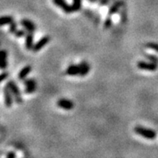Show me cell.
Listing matches in <instances>:
<instances>
[{
  "mask_svg": "<svg viewBox=\"0 0 158 158\" xmlns=\"http://www.w3.org/2000/svg\"><path fill=\"white\" fill-rule=\"evenodd\" d=\"M36 86H37V84H36V85H27V86H25L24 93L27 94H32V93H34V92L35 91Z\"/></svg>",
  "mask_w": 158,
  "mask_h": 158,
  "instance_id": "2e32d148",
  "label": "cell"
},
{
  "mask_svg": "<svg viewBox=\"0 0 158 158\" xmlns=\"http://www.w3.org/2000/svg\"><path fill=\"white\" fill-rule=\"evenodd\" d=\"M20 24L27 32H34L35 31V25L29 19H23L20 21Z\"/></svg>",
  "mask_w": 158,
  "mask_h": 158,
  "instance_id": "ba28073f",
  "label": "cell"
},
{
  "mask_svg": "<svg viewBox=\"0 0 158 158\" xmlns=\"http://www.w3.org/2000/svg\"><path fill=\"white\" fill-rule=\"evenodd\" d=\"M16 156V154L14 152H9L6 154V157L7 158H15Z\"/></svg>",
  "mask_w": 158,
  "mask_h": 158,
  "instance_id": "d4e9b609",
  "label": "cell"
},
{
  "mask_svg": "<svg viewBox=\"0 0 158 158\" xmlns=\"http://www.w3.org/2000/svg\"><path fill=\"white\" fill-rule=\"evenodd\" d=\"M146 46H147L148 48H151V49L154 50V51H156V52H158V44L153 43V42H150V43L146 44Z\"/></svg>",
  "mask_w": 158,
  "mask_h": 158,
  "instance_id": "7402d4cb",
  "label": "cell"
},
{
  "mask_svg": "<svg viewBox=\"0 0 158 158\" xmlns=\"http://www.w3.org/2000/svg\"><path fill=\"white\" fill-rule=\"evenodd\" d=\"M79 72H80L79 64H70L65 71L66 74L69 76H77L79 75Z\"/></svg>",
  "mask_w": 158,
  "mask_h": 158,
  "instance_id": "30bf717a",
  "label": "cell"
},
{
  "mask_svg": "<svg viewBox=\"0 0 158 158\" xmlns=\"http://www.w3.org/2000/svg\"><path fill=\"white\" fill-rule=\"evenodd\" d=\"M79 68H80V72H79V76L84 77L85 75L89 73L90 67L89 64H88L85 60H82L80 64H79Z\"/></svg>",
  "mask_w": 158,
  "mask_h": 158,
  "instance_id": "8fae6325",
  "label": "cell"
},
{
  "mask_svg": "<svg viewBox=\"0 0 158 158\" xmlns=\"http://www.w3.org/2000/svg\"><path fill=\"white\" fill-rule=\"evenodd\" d=\"M52 2L55 6L60 7L66 14H70V13L73 12L72 5L71 6L69 5V3H67L65 0H52Z\"/></svg>",
  "mask_w": 158,
  "mask_h": 158,
  "instance_id": "3957f363",
  "label": "cell"
},
{
  "mask_svg": "<svg viewBox=\"0 0 158 158\" xmlns=\"http://www.w3.org/2000/svg\"><path fill=\"white\" fill-rule=\"evenodd\" d=\"M8 77V73L7 72H2L1 73V77H0V81H3L5 79H6Z\"/></svg>",
  "mask_w": 158,
  "mask_h": 158,
  "instance_id": "cb8c5ba5",
  "label": "cell"
},
{
  "mask_svg": "<svg viewBox=\"0 0 158 158\" xmlns=\"http://www.w3.org/2000/svg\"><path fill=\"white\" fill-rule=\"evenodd\" d=\"M112 25V19L110 18V15L109 17H107L105 20V23H104V27L105 28H110Z\"/></svg>",
  "mask_w": 158,
  "mask_h": 158,
  "instance_id": "603a6c76",
  "label": "cell"
},
{
  "mask_svg": "<svg viewBox=\"0 0 158 158\" xmlns=\"http://www.w3.org/2000/svg\"><path fill=\"white\" fill-rule=\"evenodd\" d=\"M134 131L137 135L143 136V137L148 139H154L156 137V135H157L156 132L154 130L146 128V127H143L142 126H136L134 128Z\"/></svg>",
  "mask_w": 158,
  "mask_h": 158,
  "instance_id": "6da1fadb",
  "label": "cell"
},
{
  "mask_svg": "<svg viewBox=\"0 0 158 158\" xmlns=\"http://www.w3.org/2000/svg\"><path fill=\"white\" fill-rule=\"evenodd\" d=\"M50 40V37L48 35H45V36H43L40 40H39L35 44H34L33 48H32V52H39L40 50L43 48L45 45L48 44V43Z\"/></svg>",
  "mask_w": 158,
  "mask_h": 158,
  "instance_id": "8992f818",
  "label": "cell"
},
{
  "mask_svg": "<svg viewBox=\"0 0 158 158\" xmlns=\"http://www.w3.org/2000/svg\"><path fill=\"white\" fill-rule=\"evenodd\" d=\"M14 21V19L10 15H3L1 17L0 19V23H1V26H4V25H10Z\"/></svg>",
  "mask_w": 158,
  "mask_h": 158,
  "instance_id": "5bb4252c",
  "label": "cell"
},
{
  "mask_svg": "<svg viewBox=\"0 0 158 158\" xmlns=\"http://www.w3.org/2000/svg\"><path fill=\"white\" fill-rule=\"evenodd\" d=\"M33 32H27L25 35V48L27 50H31L34 46Z\"/></svg>",
  "mask_w": 158,
  "mask_h": 158,
  "instance_id": "9c48e42d",
  "label": "cell"
},
{
  "mask_svg": "<svg viewBox=\"0 0 158 158\" xmlns=\"http://www.w3.org/2000/svg\"><path fill=\"white\" fill-rule=\"evenodd\" d=\"M56 105L58 107L65 110H70L73 108V102L67 98H60L56 102Z\"/></svg>",
  "mask_w": 158,
  "mask_h": 158,
  "instance_id": "52a82bcc",
  "label": "cell"
},
{
  "mask_svg": "<svg viewBox=\"0 0 158 158\" xmlns=\"http://www.w3.org/2000/svg\"><path fill=\"white\" fill-rule=\"evenodd\" d=\"M121 5H122V2H117L114 4H113L112 6H110V10H109V15H112L116 12H118V10L120 8Z\"/></svg>",
  "mask_w": 158,
  "mask_h": 158,
  "instance_id": "9a60e30c",
  "label": "cell"
},
{
  "mask_svg": "<svg viewBox=\"0 0 158 158\" xmlns=\"http://www.w3.org/2000/svg\"><path fill=\"white\" fill-rule=\"evenodd\" d=\"M144 56H145L146 59H148V60H149V61H151V62L157 63L158 64V56L152 54H148V53H145V54H144Z\"/></svg>",
  "mask_w": 158,
  "mask_h": 158,
  "instance_id": "ac0fdd59",
  "label": "cell"
},
{
  "mask_svg": "<svg viewBox=\"0 0 158 158\" xmlns=\"http://www.w3.org/2000/svg\"><path fill=\"white\" fill-rule=\"evenodd\" d=\"M24 86L31 85H36V81L34 78H25L23 81Z\"/></svg>",
  "mask_w": 158,
  "mask_h": 158,
  "instance_id": "d6986e66",
  "label": "cell"
},
{
  "mask_svg": "<svg viewBox=\"0 0 158 158\" xmlns=\"http://www.w3.org/2000/svg\"><path fill=\"white\" fill-rule=\"evenodd\" d=\"M27 31H26V29H19V30H17L16 31H15V35L16 36L17 38H21V37H23V36H25V35H27Z\"/></svg>",
  "mask_w": 158,
  "mask_h": 158,
  "instance_id": "ffe728a7",
  "label": "cell"
},
{
  "mask_svg": "<svg viewBox=\"0 0 158 158\" xmlns=\"http://www.w3.org/2000/svg\"><path fill=\"white\" fill-rule=\"evenodd\" d=\"M6 85L8 86L10 90L11 91L13 94V97H14V99H15V102L17 104H21L23 102V98H22V95H21L20 89H19L17 84L15 83V81L13 80H9L7 82H6Z\"/></svg>",
  "mask_w": 158,
  "mask_h": 158,
  "instance_id": "7a4b0ae2",
  "label": "cell"
},
{
  "mask_svg": "<svg viewBox=\"0 0 158 158\" xmlns=\"http://www.w3.org/2000/svg\"><path fill=\"white\" fill-rule=\"evenodd\" d=\"M3 95H4V103L6 107H10L13 104V94L7 85L3 88Z\"/></svg>",
  "mask_w": 158,
  "mask_h": 158,
  "instance_id": "5b68a950",
  "label": "cell"
},
{
  "mask_svg": "<svg viewBox=\"0 0 158 158\" xmlns=\"http://www.w3.org/2000/svg\"><path fill=\"white\" fill-rule=\"evenodd\" d=\"M81 0H73L72 7L73 11H78L81 9Z\"/></svg>",
  "mask_w": 158,
  "mask_h": 158,
  "instance_id": "e0dca14e",
  "label": "cell"
},
{
  "mask_svg": "<svg viewBox=\"0 0 158 158\" xmlns=\"http://www.w3.org/2000/svg\"><path fill=\"white\" fill-rule=\"evenodd\" d=\"M8 65L7 63V52L6 50L1 51V69H5Z\"/></svg>",
  "mask_w": 158,
  "mask_h": 158,
  "instance_id": "4fadbf2b",
  "label": "cell"
},
{
  "mask_svg": "<svg viewBox=\"0 0 158 158\" xmlns=\"http://www.w3.org/2000/svg\"><path fill=\"white\" fill-rule=\"evenodd\" d=\"M137 67L139 69L146 71H156L157 69V63L146 62L143 60H139L137 63Z\"/></svg>",
  "mask_w": 158,
  "mask_h": 158,
  "instance_id": "277c9868",
  "label": "cell"
},
{
  "mask_svg": "<svg viewBox=\"0 0 158 158\" xmlns=\"http://www.w3.org/2000/svg\"><path fill=\"white\" fill-rule=\"evenodd\" d=\"M17 31V24L15 21H13L12 23L10 24V27H9V31L10 33H15V31Z\"/></svg>",
  "mask_w": 158,
  "mask_h": 158,
  "instance_id": "44dd1931",
  "label": "cell"
},
{
  "mask_svg": "<svg viewBox=\"0 0 158 158\" xmlns=\"http://www.w3.org/2000/svg\"><path fill=\"white\" fill-rule=\"evenodd\" d=\"M31 70V67L30 66V65H26V66H24L23 69L19 71V73H18V78H19V80H21V81H23V80L27 77V75L29 74Z\"/></svg>",
  "mask_w": 158,
  "mask_h": 158,
  "instance_id": "7c38bea8",
  "label": "cell"
}]
</instances>
